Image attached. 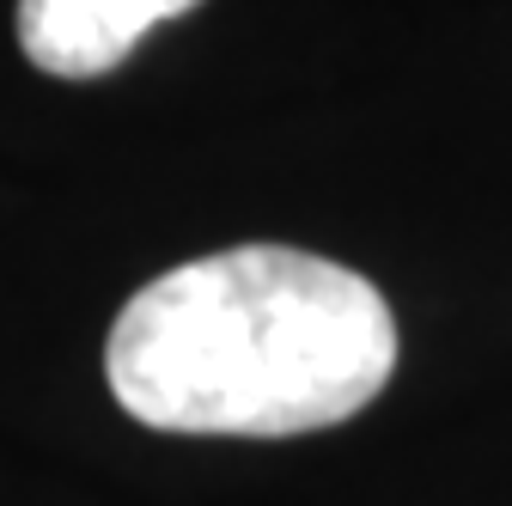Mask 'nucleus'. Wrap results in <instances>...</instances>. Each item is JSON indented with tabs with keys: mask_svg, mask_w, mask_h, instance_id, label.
I'll list each match as a JSON object with an SVG mask.
<instances>
[{
	"mask_svg": "<svg viewBox=\"0 0 512 506\" xmlns=\"http://www.w3.org/2000/svg\"><path fill=\"white\" fill-rule=\"evenodd\" d=\"M202 0H19V49L55 80H104L135 43Z\"/></svg>",
	"mask_w": 512,
	"mask_h": 506,
	"instance_id": "2",
	"label": "nucleus"
},
{
	"mask_svg": "<svg viewBox=\"0 0 512 506\" xmlns=\"http://www.w3.org/2000/svg\"><path fill=\"white\" fill-rule=\"evenodd\" d=\"M397 372L384 293L293 244H232L128 293L110 397L159 433L287 439L354 421Z\"/></svg>",
	"mask_w": 512,
	"mask_h": 506,
	"instance_id": "1",
	"label": "nucleus"
}]
</instances>
